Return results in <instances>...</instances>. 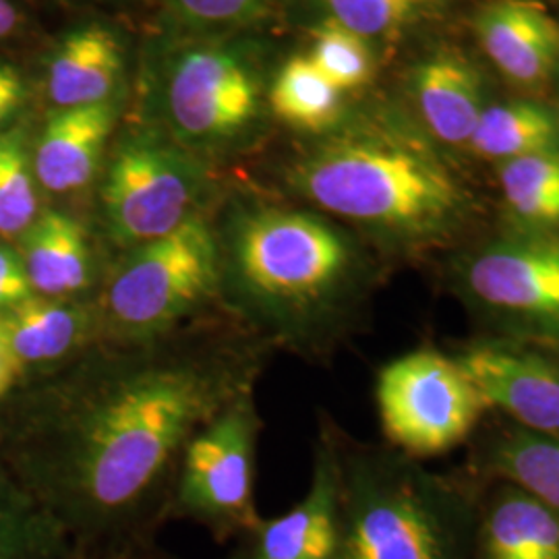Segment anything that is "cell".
Returning <instances> with one entry per match:
<instances>
[{"mask_svg":"<svg viewBox=\"0 0 559 559\" xmlns=\"http://www.w3.org/2000/svg\"><path fill=\"white\" fill-rule=\"evenodd\" d=\"M267 350L222 305L156 338L98 340L69 359L46 425L40 506L78 554L154 540L187 445L255 394Z\"/></svg>","mask_w":559,"mask_h":559,"instance_id":"obj_1","label":"cell"},{"mask_svg":"<svg viewBox=\"0 0 559 559\" xmlns=\"http://www.w3.org/2000/svg\"><path fill=\"white\" fill-rule=\"evenodd\" d=\"M355 253L318 216L263 207L235 224L222 258V305L267 344L305 346L357 300Z\"/></svg>","mask_w":559,"mask_h":559,"instance_id":"obj_2","label":"cell"},{"mask_svg":"<svg viewBox=\"0 0 559 559\" xmlns=\"http://www.w3.org/2000/svg\"><path fill=\"white\" fill-rule=\"evenodd\" d=\"M293 185L321 210L400 239H431L459 224L466 193L419 143L359 138L300 162Z\"/></svg>","mask_w":559,"mask_h":559,"instance_id":"obj_3","label":"cell"},{"mask_svg":"<svg viewBox=\"0 0 559 559\" xmlns=\"http://www.w3.org/2000/svg\"><path fill=\"white\" fill-rule=\"evenodd\" d=\"M336 559H466V520L417 468L359 452L338 459Z\"/></svg>","mask_w":559,"mask_h":559,"instance_id":"obj_4","label":"cell"},{"mask_svg":"<svg viewBox=\"0 0 559 559\" xmlns=\"http://www.w3.org/2000/svg\"><path fill=\"white\" fill-rule=\"evenodd\" d=\"M100 340L156 338L222 302L221 242L201 216L129 249L94 297Z\"/></svg>","mask_w":559,"mask_h":559,"instance_id":"obj_5","label":"cell"},{"mask_svg":"<svg viewBox=\"0 0 559 559\" xmlns=\"http://www.w3.org/2000/svg\"><path fill=\"white\" fill-rule=\"evenodd\" d=\"M258 438L255 394L203 427L180 460L170 519L198 522L222 543L247 535L261 520L253 493Z\"/></svg>","mask_w":559,"mask_h":559,"instance_id":"obj_6","label":"cell"},{"mask_svg":"<svg viewBox=\"0 0 559 559\" xmlns=\"http://www.w3.org/2000/svg\"><path fill=\"white\" fill-rule=\"evenodd\" d=\"M376 400L385 438L411 456H438L464 440L487 404L456 359L431 348L381 367Z\"/></svg>","mask_w":559,"mask_h":559,"instance_id":"obj_7","label":"cell"},{"mask_svg":"<svg viewBox=\"0 0 559 559\" xmlns=\"http://www.w3.org/2000/svg\"><path fill=\"white\" fill-rule=\"evenodd\" d=\"M198 168L158 143L135 141L110 162L102 182V216L110 240L129 251L191 221L200 200Z\"/></svg>","mask_w":559,"mask_h":559,"instance_id":"obj_8","label":"cell"},{"mask_svg":"<svg viewBox=\"0 0 559 559\" xmlns=\"http://www.w3.org/2000/svg\"><path fill=\"white\" fill-rule=\"evenodd\" d=\"M464 284L487 311L559 338V237L524 230L466 265Z\"/></svg>","mask_w":559,"mask_h":559,"instance_id":"obj_9","label":"cell"},{"mask_svg":"<svg viewBox=\"0 0 559 559\" xmlns=\"http://www.w3.org/2000/svg\"><path fill=\"white\" fill-rule=\"evenodd\" d=\"M168 106L193 140H226L245 129L258 106V85L247 67L222 50H193L177 62Z\"/></svg>","mask_w":559,"mask_h":559,"instance_id":"obj_10","label":"cell"},{"mask_svg":"<svg viewBox=\"0 0 559 559\" xmlns=\"http://www.w3.org/2000/svg\"><path fill=\"white\" fill-rule=\"evenodd\" d=\"M456 362L483 402L524 429L559 436V367L537 353L503 344H475Z\"/></svg>","mask_w":559,"mask_h":559,"instance_id":"obj_11","label":"cell"},{"mask_svg":"<svg viewBox=\"0 0 559 559\" xmlns=\"http://www.w3.org/2000/svg\"><path fill=\"white\" fill-rule=\"evenodd\" d=\"M230 559H336L338 459L323 441L309 493L278 519H261L237 539Z\"/></svg>","mask_w":559,"mask_h":559,"instance_id":"obj_12","label":"cell"},{"mask_svg":"<svg viewBox=\"0 0 559 559\" xmlns=\"http://www.w3.org/2000/svg\"><path fill=\"white\" fill-rule=\"evenodd\" d=\"M477 36L501 73L520 85H537L558 64V23L533 2L487 4L477 17Z\"/></svg>","mask_w":559,"mask_h":559,"instance_id":"obj_13","label":"cell"},{"mask_svg":"<svg viewBox=\"0 0 559 559\" xmlns=\"http://www.w3.org/2000/svg\"><path fill=\"white\" fill-rule=\"evenodd\" d=\"M0 318L21 367L73 359L100 340L94 299H48L34 295L0 313Z\"/></svg>","mask_w":559,"mask_h":559,"instance_id":"obj_14","label":"cell"},{"mask_svg":"<svg viewBox=\"0 0 559 559\" xmlns=\"http://www.w3.org/2000/svg\"><path fill=\"white\" fill-rule=\"evenodd\" d=\"M115 115L108 102L59 108L36 145L34 175L50 193L80 191L96 177Z\"/></svg>","mask_w":559,"mask_h":559,"instance_id":"obj_15","label":"cell"},{"mask_svg":"<svg viewBox=\"0 0 559 559\" xmlns=\"http://www.w3.org/2000/svg\"><path fill=\"white\" fill-rule=\"evenodd\" d=\"M23 235L21 260L34 295L80 299L94 288L96 263L80 221L59 210H48Z\"/></svg>","mask_w":559,"mask_h":559,"instance_id":"obj_16","label":"cell"},{"mask_svg":"<svg viewBox=\"0 0 559 559\" xmlns=\"http://www.w3.org/2000/svg\"><path fill=\"white\" fill-rule=\"evenodd\" d=\"M415 98L431 133L450 145H466L483 112V83L475 67L441 50L415 73Z\"/></svg>","mask_w":559,"mask_h":559,"instance_id":"obj_17","label":"cell"},{"mask_svg":"<svg viewBox=\"0 0 559 559\" xmlns=\"http://www.w3.org/2000/svg\"><path fill=\"white\" fill-rule=\"evenodd\" d=\"M122 69V50L112 32L90 25L69 34L50 60L48 94L59 108L102 104Z\"/></svg>","mask_w":559,"mask_h":559,"instance_id":"obj_18","label":"cell"},{"mask_svg":"<svg viewBox=\"0 0 559 559\" xmlns=\"http://www.w3.org/2000/svg\"><path fill=\"white\" fill-rule=\"evenodd\" d=\"M483 549L487 559H559V516L514 487L489 510Z\"/></svg>","mask_w":559,"mask_h":559,"instance_id":"obj_19","label":"cell"},{"mask_svg":"<svg viewBox=\"0 0 559 559\" xmlns=\"http://www.w3.org/2000/svg\"><path fill=\"white\" fill-rule=\"evenodd\" d=\"M466 145L485 160H516L559 150V122L551 110L535 102L485 106Z\"/></svg>","mask_w":559,"mask_h":559,"instance_id":"obj_20","label":"cell"},{"mask_svg":"<svg viewBox=\"0 0 559 559\" xmlns=\"http://www.w3.org/2000/svg\"><path fill=\"white\" fill-rule=\"evenodd\" d=\"M500 187L510 214L524 230L559 228V150L501 162Z\"/></svg>","mask_w":559,"mask_h":559,"instance_id":"obj_21","label":"cell"},{"mask_svg":"<svg viewBox=\"0 0 559 559\" xmlns=\"http://www.w3.org/2000/svg\"><path fill=\"white\" fill-rule=\"evenodd\" d=\"M270 104L274 115L290 127L320 133L336 124L342 110V92L321 75L309 57H295L280 69Z\"/></svg>","mask_w":559,"mask_h":559,"instance_id":"obj_22","label":"cell"},{"mask_svg":"<svg viewBox=\"0 0 559 559\" xmlns=\"http://www.w3.org/2000/svg\"><path fill=\"white\" fill-rule=\"evenodd\" d=\"M491 468L559 516V436L519 429L496 445Z\"/></svg>","mask_w":559,"mask_h":559,"instance_id":"obj_23","label":"cell"},{"mask_svg":"<svg viewBox=\"0 0 559 559\" xmlns=\"http://www.w3.org/2000/svg\"><path fill=\"white\" fill-rule=\"evenodd\" d=\"M75 547L41 506L0 485V559H73Z\"/></svg>","mask_w":559,"mask_h":559,"instance_id":"obj_24","label":"cell"},{"mask_svg":"<svg viewBox=\"0 0 559 559\" xmlns=\"http://www.w3.org/2000/svg\"><path fill=\"white\" fill-rule=\"evenodd\" d=\"M34 164L20 131L0 135V235L15 237L38 218Z\"/></svg>","mask_w":559,"mask_h":559,"instance_id":"obj_25","label":"cell"},{"mask_svg":"<svg viewBox=\"0 0 559 559\" xmlns=\"http://www.w3.org/2000/svg\"><path fill=\"white\" fill-rule=\"evenodd\" d=\"M309 60L340 92L357 90L373 73V57L367 40L334 20L321 23L316 29Z\"/></svg>","mask_w":559,"mask_h":559,"instance_id":"obj_26","label":"cell"},{"mask_svg":"<svg viewBox=\"0 0 559 559\" xmlns=\"http://www.w3.org/2000/svg\"><path fill=\"white\" fill-rule=\"evenodd\" d=\"M332 20L360 38H380L399 32L413 20L420 0H323Z\"/></svg>","mask_w":559,"mask_h":559,"instance_id":"obj_27","label":"cell"},{"mask_svg":"<svg viewBox=\"0 0 559 559\" xmlns=\"http://www.w3.org/2000/svg\"><path fill=\"white\" fill-rule=\"evenodd\" d=\"M189 20L201 23H242L258 20L270 0H177Z\"/></svg>","mask_w":559,"mask_h":559,"instance_id":"obj_28","label":"cell"},{"mask_svg":"<svg viewBox=\"0 0 559 559\" xmlns=\"http://www.w3.org/2000/svg\"><path fill=\"white\" fill-rule=\"evenodd\" d=\"M34 297L20 253L0 245V313Z\"/></svg>","mask_w":559,"mask_h":559,"instance_id":"obj_29","label":"cell"},{"mask_svg":"<svg viewBox=\"0 0 559 559\" xmlns=\"http://www.w3.org/2000/svg\"><path fill=\"white\" fill-rule=\"evenodd\" d=\"M23 100V83L13 67H0V127Z\"/></svg>","mask_w":559,"mask_h":559,"instance_id":"obj_30","label":"cell"},{"mask_svg":"<svg viewBox=\"0 0 559 559\" xmlns=\"http://www.w3.org/2000/svg\"><path fill=\"white\" fill-rule=\"evenodd\" d=\"M21 367L20 360L15 357L11 342L7 338V330L0 318V400L4 399L20 380Z\"/></svg>","mask_w":559,"mask_h":559,"instance_id":"obj_31","label":"cell"},{"mask_svg":"<svg viewBox=\"0 0 559 559\" xmlns=\"http://www.w3.org/2000/svg\"><path fill=\"white\" fill-rule=\"evenodd\" d=\"M73 559H179L166 551H162L160 547L156 545V540L152 543H143V545H135L122 551H115V554H100V556H83V554H75Z\"/></svg>","mask_w":559,"mask_h":559,"instance_id":"obj_32","label":"cell"},{"mask_svg":"<svg viewBox=\"0 0 559 559\" xmlns=\"http://www.w3.org/2000/svg\"><path fill=\"white\" fill-rule=\"evenodd\" d=\"M17 21H20V13L11 4V0H0V38L11 36L13 29L17 27Z\"/></svg>","mask_w":559,"mask_h":559,"instance_id":"obj_33","label":"cell"}]
</instances>
